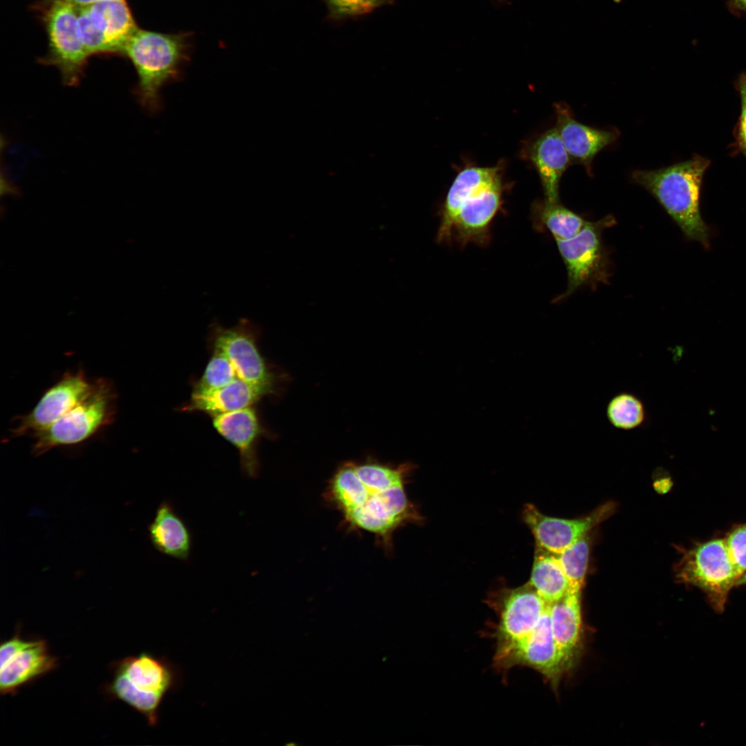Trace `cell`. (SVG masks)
<instances>
[{
	"instance_id": "1",
	"label": "cell",
	"mask_w": 746,
	"mask_h": 746,
	"mask_svg": "<svg viewBox=\"0 0 746 746\" xmlns=\"http://www.w3.org/2000/svg\"><path fill=\"white\" fill-rule=\"evenodd\" d=\"M410 465L396 467L367 460L341 464L328 481L325 499L347 526L374 535L387 549L394 533L417 514L405 490Z\"/></svg>"
},
{
	"instance_id": "2",
	"label": "cell",
	"mask_w": 746,
	"mask_h": 746,
	"mask_svg": "<svg viewBox=\"0 0 746 746\" xmlns=\"http://www.w3.org/2000/svg\"><path fill=\"white\" fill-rule=\"evenodd\" d=\"M192 48L193 33L184 31L162 33L138 28L127 39L123 53L135 68V95L144 109L151 113L160 110L162 88L182 78Z\"/></svg>"
},
{
	"instance_id": "3",
	"label": "cell",
	"mask_w": 746,
	"mask_h": 746,
	"mask_svg": "<svg viewBox=\"0 0 746 746\" xmlns=\"http://www.w3.org/2000/svg\"><path fill=\"white\" fill-rule=\"evenodd\" d=\"M709 160L691 159L656 170H635L633 181L650 192L690 239L708 245V229L702 219L699 200L703 175Z\"/></svg>"
},
{
	"instance_id": "4",
	"label": "cell",
	"mask_w": 746,
	"mask_h": 746,
	"mask_svg": "<svg viewBox=\"0 0 746 746\" xmlns=\"http://www.w3.org/2000/svg\"><path fill=\"white\" fill-rule=\"evenodd\" d=\"M112 678L104 686L105 694L142 715L149 726L157 725L164 697L181 687V669L166 657L147 652L111 664Z\"/></svg>"
},
{
	"instance_id": "5",
	"label": "cell",
	"mask_w": 746,
	"mask_h": 746,
	"mask_svg": "<svg viewBox=\"0 0 746 746\" xmlns=\"http://www.w3.org/2000/svg\"><path fill=\"white\" fill-rule=\"evenodd\" d=\"M117 392L113 381L100 377L92 391L68 412L32 437V453L41 456L50 450L83 443L115 420Z\"/></svg>"
},
{
	"instance_id": "6",
	"label": "cell",
	"mask_w": 746,
	"mask_h": 746,
	"mask_svg": "<svg viewBox=\"0 0 746 746\" xmlns=\"http://www.w3.org/2000/svg\"><path fill=\"white\" fill-rule=\"evenodd\" d=\"M675 574L680 582L701 589L718 613L723 611L731 589L741 576L723 539L698 544L685 552Z\"/></svg>"
},
{
	"instance_id": "7",
	"label": "cell",
	"mask_w": 746,
	"mask_h": 746,
	"mask_svg": "<svg viewBox=\"0 0 746 746\" xmlns=\"http://www.w3.org/2000/svg\"><path fill=\"white\" fill-rule=\"evenodd\" d=\"M259 336V327L247 318L240 319L232 327L214 321L209 327L208 343L211 349H217L227 356L239 379L271 394L276 378L260 352Z\"/></svg>"
},
{
	"instance_id": "8",
	"label": "cell",
	"mask_w": 746,
	"mask_h": 746,
	"mask_svg": "<svg viewBox=\"0 0 746 746\" xmlns=\"http://www.w3.org/2000/svg\"><path fill=\"white\" fill-rule=\"evenodd\" d=\"M614 222L611 216L597 222H587L575 236L555 240L567 270L568 285L564 293L554 302L566 298L583 285L607 282V260L602 233Z\"/></svg>"
},
{
	"instance_id": "9",
	"label": "cell",
	"mask_w": 746,
	"mask_h": 746,
	"mask_svg": "<svg viewBox=\"0 0 746 746\" xmlns=\"http://www.w3.org/2000/svg\"><path fill=\"white\" fill-rule=\"evenodd\" d=\"M44 21L49 41L44 62L59 70L64 84L75 86L89 56L78 33L76 8L63 0H53Z\"/></svg>"
},
{
	"instance_id": "10",
	"label": "cell",
	"mask_w": 746,
	"mask_h": 746,
	"mask_svg": "<svg viewBox=\"0 0 746 746\" xmlns=\"http://www.w3.org/2000/svg\"><path fill=\"white\" fill-rule=\"evenodd\" d=\"M491 604L499 622L495 631V655L500 654L526 638L536 627L548 606L528 582L526 585L501 590Z\"/></svg>"
},
{
	"instance_id": "11",
	"label": "cell",
	"mask_w": 746,
	"mask_h": 746,
	"mask_svg": "<svg viewBox=\"0 0 746 746\" xmlns=\"http://www.w3.org/2000/svg\"><path fill=\"white\" fill-rule=\"evenodd\" d=\"M57 665V658L50 653L46 640L24 639L17 629L0 646V692L15 694Z\"/></svg>"
},
{
	"instance_id": "12",
	"label": "cell",
	"mask_w": 746,
	"mask_h": 746,
	"mask_svg": "<svg viewBox=\"0 0 746 746\" xmlns=\"http://www.w3.org/2000/svg\"><path fill=\"white\" fill-rule=\"evenodd\" d=\"M94 384L95 380L90 381L82 369L64 373L44 392L32 410L16 417L9 438L32 437L48 428L86 398Z\"/></svg>"
},
{
	"instance_id": "13",
	"label": "cell",
	"mask_w": 746,
	"mask_h": 746,
	"mask_svg": "<svg viewBox=\"0 0 746 746\" xmlns=\"http://www.w3.org/2000/svg\"><path fill=\"white\" fill-rule=\"evenodd\" d=\"M614 509V504L609 502L586 516L567 519L544 515L535 506L528 504L525 506L523 515L535 538L537 547L560 554L607 519Z\"/></svg>"
},
{
	"instance_id": "14",
	"label": "cell",
	"mask_w": 746,
	"mask_h": 746,
	"mask_svg": "<svg viewBox=\"0 0 746 746\" xmlns=\"http://www.w3.org/2000/svg\"><path fill=\"white\" fill-rule=\"evenodd\" d=\"M501 180L483 188L466 199L459 208L452 228V238L461 247L468 243L486 245L490 228L502 204Z\"/></svg>"
},
{
	"instance_id": "15",
	"label": "cell",
	"mask_w": 746,
	"mask_h": 746,
	"mask_svg": "<svg viewBox=\"0 0 746 746\" xmlns=\"http://www.w3.org/2000/svg\"><path fill=\"white\" fill-rule=\"evenodd\" d=\"M212 418L216 431L238 450L244 475L251 479L258 477L260 472L258 441L265 430L255 408L250 406Z\"/></svg>"
},
{
	"instance_id": "16",
	"label": "cell",
	"mask_w": 746,
	"mask_h": 746,
	"mask_svg": "<svg viewBox=\"0 0 746 746\" xmlns=\"http://www.w3.org/2000/svg\"><path fill=\"white\" fill-rule=\"evenodd\" d=\"M556 129L568 154L571 162L582 165L592 175L594 157L619 136L615 130H601L578 122L569 106L564 102L554 104Z\"/></svg>"
},
{
	"instance_id": "17",
	"label": "cell",
	"mask_w": 746,
	"mask_h": 746,
	"mask_svg": "<svg viewBox=\"0 0 746 746\" xmlns=\"http://www.w3.org/2000/svg\"><path fill=\"white\" fill-rule=\"evenodd\" d=\"M529 156L538 172L544 201L559 202L560 179L571 160L556 128L544 132L533 142Z\"/></svg>"
},
{
	"instance_id": "18",
	"label": "cell",
	"mask_w": 746,
	"mask_h": 746,
	"mask_svg": "<svg viewBox=\"0 0 746 746\" xmlns=\"http://www.w3.org/2000/svg\"><path fill=\"white\" fill-rule=\"evenodd\" d=\"M500 179L497 167L472 166L459 172L449 189L441 210L437 241L449 242L452 239L455 219L463 202L472 194Z\"/></svg>"
},
{
	"instance_id": "19",
	"label": "cell",
	"mask_w": 746,
	"mask_h": 746,
	"mask_svg": "<svg viewBox=\"0 0 746 746\" xmlns=\"http://www.w3.org/2000/svg\"><path fill=\"white\" fill-rule=\"evenodd\" d=\"M263 389L238 379L221 388L204 392L191 393L182 411L202 412L211 417L229 412L253 406L264 396Z\"/></svg>"
},
{
	"instance_id": "20",
	"label": "cell",
	"mask_w": 746,
	"mask_h": 746,
	"mask_svg": "<svg viewBox=\"0 0 746 746\" xmlns=\"http://www.w3.org/2000/svg\"><path fill=\"white\" fill-rule=\"evenodd\" d=\"M149 533L153 546L161 553L183 561L189 558L191 532L168 501H162L157 508Z\"/></svg>"
},
{
	"instance_id": "21",
	"label": "cell",
	"mask_w": 746,
	"mask_h": 746,
	"mask_svg": "<svg viewBox=\"0 0 746 746\" xmlns=\"http://www.w3.org/2000/svg\"><path fill=\"white\" fill-rule=\"evenodd\" d=\"M581 592L569 591L560 600L549 604L553 636L565 669L580 647L582 632Z\"/></svg>"
},
{
	"instance_id": "22",
	"label": "cell",
	"mask_w": 746,
	"mask_h": 746,
	"mask_svg": "<svg viewBox=\"0 0 746 746\" xmlns=\"http://www.w3.org/2000/svg\"><path fill=\"white\" fill-rule=\"evenodd\" d=\"M92 21L122 50L138 29L125 0H102L85 7Z\"/></svg>"
},
{
	"instance_id": "23",
	"label": "cell",
	"mask_w": 746,
	"mask_h": 746,
	"mask_svg": "<svg viewBox=\"0 0 746 746\" xmlns=\"http://www.w3.org/2000/svg\"><path fill=\"white\" fill-rule=\"evenodd\" d=\"M529 583L548 604L562 599L569 591V583L557 554L537 547Z\"/></svg>"
},
{
	"instance_id": "24",
	"label": "cell",
	"mask_w": 746,
	"mask_h": 746,
	"mask_svg": "<svg viewBox=\"0 0 746 746\" xmlns=\"http://www.w3.org/2000/svg\"><path fill=\"white\" fill-rule=\"evenodd\" d=\"M536 223L546 227L555 240L570 239L578 234L588 221L560 202H544L535 208Z\"/></svg>"
},
{
	"instance_id": "25",
	"label": "cell",
	"mask_w": 746,
	"mask_h": 746,
	"mask_svg": "<svg viewBox=\"0 0 746 746\" xmlns=\"http://www.w3.org/2000/svg\"><path fill=\"white\" fill-rule=\"evenodd\" d=\"M589 533L580 538L561 553L560 564L569 583V591L581 592L589 564L590 539Z\"/></svg>"
},
{
	"instance_id": "26",
	"label": "cell",
	"mask_w": 746,
	"mask_h": 746,
	"mask_svg": "<svg viewBox=\"0 0 746 746\" xmlns=\"http://www.w3.org/2000/svg\"><path fill=\"white\" fill-rule=\"evenodd\" d=\"M211 350L212 354L203 374L193 385L192 393L213 391L239 379L235 367L227 356L217 349Z\"/></svg>"
},
{
	"instance_id": "27",
	"label": "cell",
	"mask_w": 746,
	"mask_h": 746,
	"mask_svg": "<svg viewBox=\"0 0 746 746\" xmlns=\"http://www.w3.org/2000/svg\"><path fill=\"white\" fill-rule=\"evenodd\" d=\"M606 415L614 427L631 430L642 423L645 411L638 397L630 393L622 392L611 399L607 405Z\"/></svg>"
},
{
	"instance_id": "28",
	"label": "cell",
	"mask_w": 746,
	"mask_h": 746,
	"mask_svg": "<svg viewBox=\"0 0 746 746\" xmlns=\"http://www.w3.org/2000/svg\"><path fill=\"white\" fill-rule=\"evenodd\" d=\"M76 10L78 33L89 56L99 52H122L121 48L95 26L85 7Z\"/></svg>"
},
{
	"instance_id": "29",
	"label": "cell",
	"mask_w": 746,
	"mask_h": 746,
	"mask_svg": "<svg viewBox=\"0 0 746 746\" xmlns=\"http://www.w3.org/2000/svg\"><path fill=\"white\" fill-rule=\"evenodd\" d=\"M330 15L335 18L355 17L368 13L391 0H324Z\"/></svg>"
},
{
	"instance_id": "30",
	"label": "cell",
	"mask_w": 746,
	"mask_h": 746,
	"mask_svg": "<svg viewBox=\"0 0 746 746\" xmlns=\"http://www.w3.org/2000/svg\"><path fill=\"white\" fill-rule=\"evenodd\" d=\"M725 539L731 558L742 575L746 572V524L734 528Z\"/></svg>"
},
{
	"instance_id": "31",
	"label": "cell",
	"mask_w": 746,
	"mask_h": 746,
	"mask_svg": "<svg viewBox=\"0 0 746 746\" xmlns=\"http://www.w3.org/2000/svg\"><path fill=\"white\" fill-rule=\"evenodd\" d=\"M738 87L741 99V115L738 139L740 147L746 156V75H742L740 77Z\"/></svg>"
},
{
	"instance_id": "32",
	"label": "cell",
	"mask_w": 746,
	"mask_h": 746,
	"mask_svg": "<svg viewBox=\"0 0 746 746\" xmlns=\"http://www.w3.org/2000/svg\"><path fill=\"white\" fill-rule=\"evenodd\" d=\"M76 8L86 7L102 0H63Z\"/></svg>"
},
{
	"instance_id": "33",
	"label": "cell",
	"mask_w": 746,
	"mask_h": 746,
	"mask_svg": "<svg viewBox=\"0 0 746 746\" xmlns=\"http://www.w3.org/2000/svg\"><path fill=\"white\" fill-rule=\"evenodd\" d=\"M734 8L746 12V0H729Z\"/></svg>"
},
{
	"instance_id": "34",
	"label": "cell",
	"mask_w": 746,
	"mask_h": 746,
	"mask_svg": "<svg viewBox=\"0 0 746 746\" xmlns=\"http://www.w3.org/2000/svg\"><path fill=\"white\" fill-rule=\"evenodd\" d=\"M745 584H746V572L745 573H743L740 577V578L738 579V580L737 582L736 586H740V585H745Z\"/></svg>"
}]
</instances>
